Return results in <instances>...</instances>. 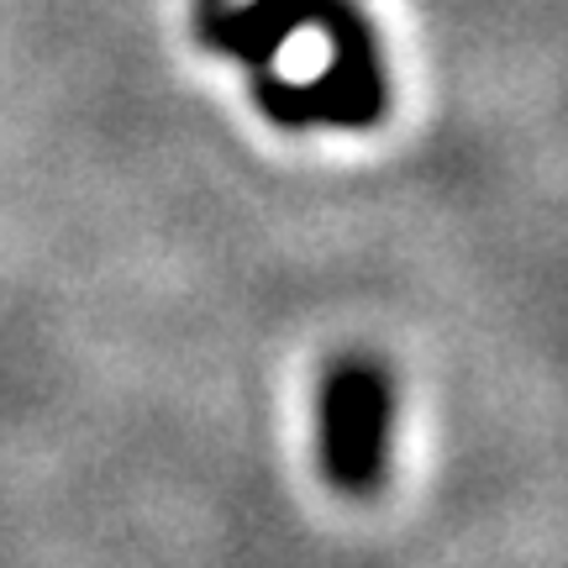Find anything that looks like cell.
<instances>
[{
  "label": "cell",
  "mask_w": 568,
  "mask_h": 568,
  "mask_svg": "<svg viewBox=\"0 0 568 568\" xmlns=\"http://www.w3.org/2000/svg\"><path fill=\"white\" fill-rule=\"evenodd\" d=\"M389 447V379L368 358H343L322 389V474L343 495H374Z\"/></svg>",
  "instance_id": "obj_1"
}]
</instances>
